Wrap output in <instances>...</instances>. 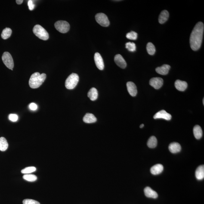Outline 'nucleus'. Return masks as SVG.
<instances>
[{"instance_id": "1", "label": "nucleus", "mask_w": 204, "mask_h": 204, "mask_svg": "<svg viewBox=\"0 0 204 204\" xmlns=\"http://www.w3.org/2000/svg\"><path fill=\"white\" fill-rule=\"evenodd\" d=\"M204 29L203 23L199 22L195 26L190 35V46L192 49L196 51L200 48L202 45Z\"/></svg>"}, {"instance_id": "2", "label": "nucleus", "mask_w": 204, "mask_h": 204, "mask_svg": "<svg viewBox=\"0 0 204 204\" xmlns=\"http://www.w3.org/2000/svg\"><path fill=\"white\" fill-rule=\"evenodd\" d=\"M46 78L45 73L40 74L39 72H35L31 75L29 79V86L32 88H39L45 81Z\"/></svg>"}, {"instance_id": "3", "label": "nucleus", "mask_w": 204, "mask_h": 204, "mask_svg": "<svg viewBox=\"0 0 204 204\" xmlns=\"http://www.w3.org/2000/svg\"><path fill=\"white\" fill-rule=\"evenodd\" d=\"M79 77L76 73H72L69 75L65 82V86L68 89H73L79 82Z\"/></svg>"}, {"instance_id": "4", "label": "nucleus", "mask_w": 204, "mask_h": 204, "mask_svg": "<svg viewBox=\"0 0 204 204\" xmlns=\"http://www.w3.org/2000/svg\"><path fill=\"white\" fill-rule=\"evenodd\" d=\"M32 30L34 34L39 39L44 41H46L48 39V32L40 25H36L34 26Z\"/></svg>"}, {"instance_id": "5", "label": "nucleus", "mask_w": 204, "mask_h": 204, "mask_svg": "<svg viewBox=\"0 0 204 204\" xmlns=\"http://www.w3.org/2000/svg\"><path fill=\"white\" fill-rule=\"evenodd\" d=\"M54 26L57 31L63 33L67 32L70 28L69 23L64 20H59L56 22Z\"/></svg>"}, {"instance_id": "6", "label": "nucleus", "mask_w": 204, "mask_h": 204, "mask_svg": "<svg viewBox=\"0 0 204 204\" xmlns=\"http://www.w3.org/2000/svg\"><path fill=\"white\" fill-rule=\"evenodd\" d=\"M95 17L96 21L101 26L107 27L110 25L108 18L104 13H97Z\"/></svg>"}, {"instance_id": "7", "label": "nucleus", "mask_w": 204, "mask_h": 204, "mask_svg": "<svg viewBox=\"0 0 204 204\" xmlns=\"http://www.w3.org/2000/svg\"><path fill=\"white\" fill-rule=\"evenodd\" d=\"M2 60L5 66L13 70L14 66V62L11 54L8 52H4L2 56Z\"/></svg>"}, {"instance_id": "8", "label": "nucleus", "mask_w": 204, "mask_h": 204, "mask_svg": "<svg viewBox=\"0 0 204 204\" xmlns=\"http://www.w3.org/2000/svg\"><path fill=\"white\" fill-rule=\"evenodd\" d=\"M163 79L161 78H153L149 81V84L156 89H159L163 85Z\"/></svg>"}, {"instance_id": "9", "label": "nucleus", "mask_w": 204, "mask_h": 204, "mask_svg": "<svg viewBox=\"0 0 204 204\" xmlns=\"http://www.w3.org/2000/svg\"><path fill=\"white\" fill-rule=\"evenodd\" d=\"M172 116L170 114L167 113L165 110H162L156 113L153 116L155 119H163L166 120H171Z\"/></svg>"}, {"instance_id": "10", "label": "nucleus", "mask_w": 204, "mask_h": 204, "mask_svg": "<svg viewBox=\"0 0 204 204\" xmlns=\"http://www.w3.org/2000/svg\"><path fill=\"white\" fill-rule=\"evenodd\" d=\"M94 60L96 66L99 70H103L104 67V61L99 53H96L94 54Z\"/></svg>"}, {"instance_id": "11", "label": "nucleus", "mask_w": 204, "mask_h": 204, "mask_svg": "<svg viewBox=\"0 0 204 204\" xmlns=\"http://www.w3.org/2000/svg\"><path fill=\"white\" fill-rule=\"evenodd\" d=\"M114 60L116 64L122 69H125L126 67V62L121 54H117L115 55Z\"/></svg>"}, {"instance_id": "12", "label": "nucleus", "mask_w": 204, "mask_h": 204, "mask_svg": "<svg viewBox=\"0 0 204 204\" xmlns=\"http://www.w3.org/2000/svg\"><path fill=\"white\" fill-rule=\"evenodd\" d=\"M127 88L128 93L132 97H135L137 95V90L135 84L132 82L127 83Z\"/></svg>"}, {"instance_id": "13", "label": "nucleus", "mask_w": 204, "mask_h": 204, "mask_svg": "<svg viewBox=\"0 0 204 204\" xmlns=\"http://www.w3.org/2000/svg\"><path fill=\"white\" fill-rule=\"evenodd\" d=\"M171 66L168 64H164L160 67L156 68V70L158 73L161 75H166L169 72Z\"/></svg>"}, {"instance_id": "14", "label": "nucleus", "mask_w": 204, "mask_h": 204, "mask_svg": "<svg viewBox=\"0 0 204 204\" xmlns=\"http://www.w3.org/2000/svg\"><path fill=\"white\" fill-rule=\"evenodd\" d=\"M175 86L178 91H184L187 88V84L185 81L177 80L175 82Z\"/></svg>"}, {"instance_id": "15", "label": "nucleus", "mask_w": 204, "mask_h": 204, "mask_svg": "<svg viewBox=\"0 0 204 204\" xmlns=\"http://www.w3.org/2000/svg\"><path fill=\"white\" fill-rule=\"evenodd\" d=\"M163 166L161 164H156L150 168V172L154 175H159L163 171Z\"/></svg>"}, {"instance_id": "16", "label": "nucleus", "mask_w": 204, "mask_h": 204, "mask_svg": "<svg viewBox=\"0 0 204 204\" xmlns=\"http://www.w3.org/2000/svg\"><path fill=\"white\" fill-rule=\"evenodd\" d=\"M168 149L171 153H176L180 152L181 147L179 143L173 142L169 144L168 146Z\"/></svg>"}, {"instance_id": "17", "label": "nucleus", "mask_w": 204, "mask_h": 204, "mask_svg": "<svg viewBox=\"0 0 204 204\" xmlns=\"http://www.w3.org/2000/svg\"><path fill=\"white\" fill-rule=\"evenodd\" d=\"M83 120L86 123H93L97 122V119L93 114L87 113L84 116Z\"/></svg>"}, {"instance_id": "18", "label": "nucleus", "mask_w": 204, "mask_h": 204, "mask_svg": "<svg viewBox=\"0 0 204 204\" xmlns=\"http://www.w3.org/2000/svg\"><path fill=\"white\" fill-rule=\"evenodd\" d=\"M144 194L148 198L156 199L158 197V195L157 193L152 190L150 187H146L144 190Z\"/></svg>"}, {"instance_id": "19", "label": "nucleus", "mask_w": 204, "mask_h": 204, "mask_svg": "<svg viewBox=\"0 0 204 204\" xmlns=\"http://www.w3.org/2000/svg\"><path fill=\"white\" fill-rule=\"evenodd\" d=\"M169 17V13L168 11L164 10L162 11L159 14V23L161 24H163L168 20Z\"/></svg>"}, {"instance_id": "20", "label": "nucleus", "mask_w": 204, "mask_h": 204, "mask_svg": "<svg viewBox=\"0 0 204 204\" xmlns=\"http://www.w3.org/2000/svg\"><path fill=\"white\" fill-rule=\"evenodd\" d=\"M196 177L198 180H202L204 178V165H199L196 168Z\"/></svg>"}, {"instance_id": "21", "label": "nucleus", "mask_w": 204, "mask_h": 204, "mask_svg": "<svg viewBox=\"0 0 204 204\" xmlns=\"http://www.w3.org/2000/svg\"><path fill=\"white\" fill-rule=\"evenodd\" d=\"M88 97L91 100H95L98 97V92L97 89L94 88H91L88 91Z\"/></svg>"}, {"instance_id": "22", "label": "nucleus", "mask_w": 204, "mask_h": 204, "mask_svg": "<svg viewBox=\"0 0 204 204\" xmlns=\"http://www.w3.org/2000/svg\"><path fill=\"white\" fill-rule=\"evenodd\" d=\"M193 133L194 137L196 139H199L202 138V131L200 126L196 125L193 128Z\"/></svg>"}, {"instance_id": "23", "label": "nucleus", "mask_w": 204, "mask_h": 204, "mask_svg": "<svg viewBox=\"0 0 204 204\" xmlns=\"http://www.w3.org/2000/svg\"><path fill=\"white\" fill-rule=\"evenodd\" d=\"M157 145V139L155 136H152L148 140L147 145L150 148H154Z\"/></svg>"}, {"instance_id": "24", "label": "nucleus", "mask_w": 204, "mask_h": 204, "mask_svg": "<svg viewBox=\"0 0 204 204\" xmlns=\"http://www.w3.org/2000/svg\"><path fill=\"white\" fill-rule=\"evenodd\" d=\"M8 144L6 139L4 137L0 138V150L5 151L8 149Z\"/></svg>"}, {"instance_id": "25", "label": "nucleus", "mask_w": 204, "mask_h": 204, "mask_svg": "<svg viewBox=\"0 0 204 204\" xmlns=\"http://www.w3.org/2000/svg\"><path fill=\"white\" fill-rule=\"evenodd\" d=\"M12 33V30L10 28H6L3 29L1 34V37L3 39H6L10 37Z\"/></svg>"}, {"instance_id": "26", "label": "nucleus", "mask_w": 204, "mask_h": 204, "mask_svg": "<svg viewBox=\"0 0 204 204\" xmlns=\"http://www.w3.org/2000/svg\"><path fill=\"white\" fill-rule=\"evenodd\" d=\"M146 49L147 53L151 55H153L156 52V48L155 46L151 42H149L147 44Z\"/></svg>"}, {"instance_id": "27", "label": "nucleus", "mask_w": 204, "mask_h": 204, "mask_svg": "<svg viewBox=\"0 0 204 204\" xmlns=\"http://www.w3.org/2000/svg\"><path fill=\"white\" fill-rule=\"evenodd\" d=\"M23 178L25 180L30 182L35 181L37 179V177L36 175L30 174H26L23 175Z\"/></svg>"}, {"instance_id": "28", "label": "nucleus", "mask_w": 204, "mask_h": 204, "mask_svg": "<svg viewBox=\"0 0 204 204\" xmlns=\"http://www.w3.org/2000/svg\"><path fill=\"white\" fill-rule=\"evenodd\" d=\"M36 171V168L35 167L31 166L25 168L21 171L23 174H28L32 173Z\"/></svg>"}, {"instance_id": "29", "label": "nucleus", "mask_w": 204, "mask_h": 204, "mask_svg": "<svg viewBox=\"0 0 204 204\" xmlns=\"http://www.w3.org/2000/svg\"><path fill=\"white\" fill-rule=\"evenodd\" d=\"M125 47L128 51L134 52L136 50L135 44L134 42H128L125 44Z\"/></svg>"}, {"instance_id": "30", "label": "nucleus", "mask_w": 204, "mask_h": 204, "mask_svg": "<svg viewBox=\"0 0 204 204\" xmlns=\"http://www.w3.org/2000/svg\"><path fill=\"white\" fill-rule=\"evenodd\" d=\"M137 36H138V34L137 32L131 31V32H128L127 34L126 38L130 40H135L137 39Z\"/></svg>"}, {"instance_id": "31", "label": "nucleus", "mask_w": 204, "mask_h": 204, "mask_svg": "<svg viewBox=\"0 0 204 204\" xmlns=\"http://www.w3.org/2000/svg\"><path fill=\"white\" fill-rule=\"evenodd\" d=\"M23 204H40L38 201L32 199H26L23 201Z\"/></svg>"}, {"instance_id": "32", "label": "nucleus", "mask_w": 204, "mask_h": 204, "mask_svg": "<svg viewBox=\"0 0 204 204\" xmlns=\"http://www.w3.org/2000/svg\"><path fill=\"white\" fill-rule=\"evenodd\" d=\"M8 118L10 121L12 122H16L18 120V117L15 114H10L9 115Z\"/></svg>"}, {"instance_id": "33", "label": "nucleus", "mask_w": 204, "mask_h": 204, "mask_svg": "<svg viewBox=\"0 0 204 204\" xmlns=\"http://www.w3.org/2000/svg\"><path fill=\"white\" fill-rule=\"evenodd\" d=\"M28 5L29 6V10L32 11L35 8V5L34 4L33 1L29 0L28 2Z\"/></svg>"}, {"instance_id": "34", "label": "nucleus", "mask_w": 204, "mask_h": 204, "mask_svg": "<svg viewBox=\"0 0 204 204\" xmlns=\"http://www.w3.org/2000/svg\"><path fill=\"white\" fill-rule=\"evenodd\" d=\"M29 107L31 110L35 111L38 109V106L35 103H32L29 104Z\"/></svg>"}, {"instance_id": "35", "label": "nucleus", "mask_w": 204, "mask_h": 204, "mask_svg": "<svg viewBox=\"0 0 204 204\" xmlns=\"http://www.w3.org/2000/svg\"><path fill=\"white\" fill-rule=\"evenodd\" d=\"M23 0H16V3L17 4H19V5H20V4L23 3Z\"/></svg>"}, {"instance_id": "36", "label": "nucleus", "mask_w": 204, "mask_h": 204, "mask_svg": "<svg viewBox=\"0 0 204 204\" xmlns=\"http://www.w3.org/2000/svg\"><path fill=\"white\" fill-rule=\"evenodd\" d=\"M144 124H142L141 125H140V128H142L144 127Z\"/></svg>"}, {"instance_id": "37", "label": "nucleus", "mask_w": 204, "mask_h": 204, "mask_svg": "<svg viewBox=\"0 0 204 204\" xmlns=\"http://www.w3.org/2000/svg\"><path fill=\"white\" fill-rule=\"evenodd\" d=\"M204 99L203 98V104H204Z\"/></svg>"}]
</instances>
